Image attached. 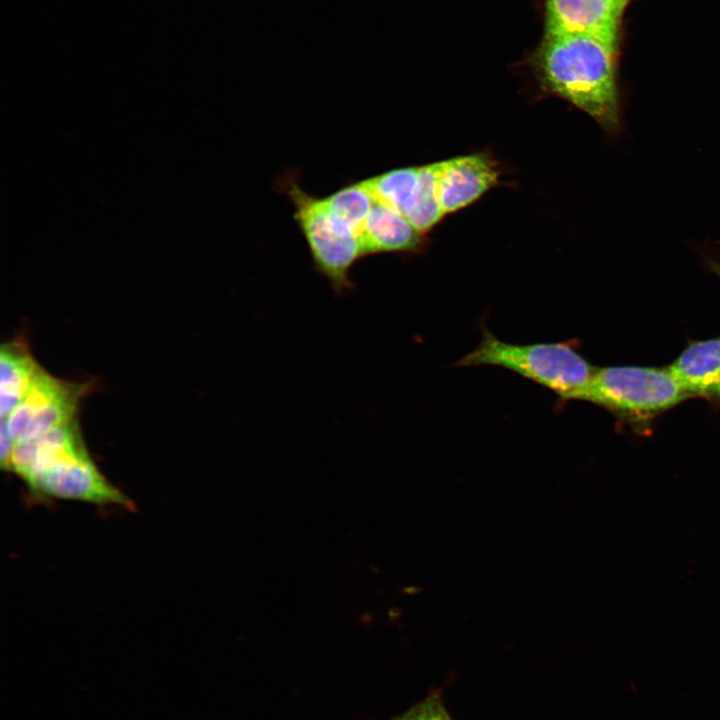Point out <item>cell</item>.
Here are the masks:
<instances>
[{
  "mask_svg": "<svg viewBox=\"0 0 720 720\" xmlns=\"http://www.w3.org/2000/svg\"><path fill=\"white\" fill-rule=\"evenodd\" d=\"M534 65L544 91L579 108L605 131L618 130L616 42L588 34H546Z\"/></svg>",
  "mask_w": 720,
  "mask_h": 720,
  "instance_id": "1",
  "label": "cell"
},
{
  "mask_svg": "<svg viewBox=\"0 0 720 720\" xmlns=\"http://www.w3.org/2000/svg\"><path fill=\"white\" fill-rule=\"evenodd\" d=\"M454 365L510 370L554 392L561 402L582 400L597 369L578 352L574 342L508 343L487 327H483L477 347Z\"/></svg>",
  "mask_w": 720,
  "mask_h": 720,
  "instance_id": "2",
  "label": "cell"
},
{
  "mask_svg": "<svg viewBox=\"0 0 720 720\" xmlns=\"http://www.w3.org/2000/svg\"><path fill=\"white\" fill-rule=\"evenodd\" d=\"M275 189L293 207V218L306 241L315 271L326 278L335 294L350 292L354 287L352 267L363 258L355 233L330 210L323 197L311 195L301 187L295 169L278 176Z\"/></svg>",
  "mask_w": 720,
  "mask_h": 720,
  "instance_id": "3",
  "label": "cell"
},
{
  "mask_svg": "<svg viewBox=\"0 0 720 720\" xmlns=\"http://www.w3.org/2000/svg\"><path fill=\"white\" fill-rule=\"evenodd\" d=\"M687 398L689 394L667 367L609 366L596 369L581 401L644 426Z\"/></svg>",
  "mask_w": 720,
  "mask_h": 720,
  "instance_id": "4",
  "label": "cell"
},
{
  "mask_svg": "<svg viewBox=\"0 0 720 720\" xmlns=\"http://www.w3.org/2000/svg\"><path fill=\"white\" fill-rule=\"evenodd\" d=\"M29 490L46 498L77 500L132 509L133 502L100 472L88 453L73 456L24 479Z\"/></svg>",
  "mask_w": 720,
  "mask_h": 720,
  "instance_id": "5",
  "label": "cell"
},
{
  "mask_svg": "<svg viewBox=\"0 0 720 720\" xmlns=\"http://www.w3.org/2000/svg\"><path fill=\"white\" fill-rule=\"evenodd\" d=\"M82 386L61 381L41 367L22 402L6 418L16 442L73 421Z\"/></svg>",
  "mask_w": 720,
  "mask_h": 720,
  "instance_id": "6",
  "label": "cell"
},
{
  "mask_svg": "<svg viewBox=\"0 0 720 720\" xmlns=\"http://www.w3.org/2000/svg\"><path fill=\"white\" fill-rule=\"evenodd\" d=\"M438 162V194L444 215L475 202L497 184L500 175L495 161L485 153Z\"/></svg>",
  "mask_w": 720,
  "mask_h": 720,
  "instance_id": "7",
  "label": "cell"
},
{
  "mask_svg": "<svg viewBox=\"0 0 720 720\" xmlns=\"http://www.w3.org/2000/svg\"><path fill=\"white\" fill-rule=\"evenodd\" d=\"M622 10L611 0H547L546 34H588L617 42Z\"/></svg>",
  "mask_w": 720,
  "mask_h": 720,
  "instance_id": "8",
  "label": "cell"
},
{
  "mask_svg": "<svg viewBox=\"0 0 720 720\" xmlns=\"http://www.w3.org/2000/svg\"><path fill=\"white\" fill-rule=\"evenodd\" d=\"M371 195L372 204L358 235L363 257L423 251L426 245L425 235L397 210L377 200L372 193Z\"/></svg>",
  "mask_w": 720,
  "mask_h": 720,
  "instance_id": "9",
  "label": "cell"
},
{
  "mask_svg": "<svg viewBox=\"0 0 720 720\" xmlns=\"http://www.w3.org/2000/svg\"><path fill=\"white\" fill-rule=\"evenodd\" d=\"M87 450L77 425L72 421L40 436L16 442L9 471L23 480L28 476Z\"/></svg>",
  "mask_w": 720,
  "mask_h": 720,
  "instance_id": "10",
  "label": "cell"
},
{
  "mask_svg": "<svg viewBox=\"0 0 720 720\" xmlns=\"http://www.w3.org/2000/svg\"><path fill=\"white\" fill-rule=\"evenodd\" d=\"M667 369L690 397L713 398L720 378V337L690 344Z\"/></svg>",
  "mask_w": 720,
  "mask_h": 720,
  "instance_id": "11",
  "label": "cell"
},
{
  "mask_svg": "<svg viewBox=\"0 0 720 720\" xmlns=\"http://www.w3.org/2000/svg\"><path fill=\"white\" fill-rule=\"evenodd\" d=\"M40 366L22 342L3 344L0 350V414L7 418L22 402Z\"/></svg>",
  "mask_w": 720,
  "mask_h": 720,
  "instance_id": "12",
  "label": "cell"
},
{
  "mask_svg": "<svg viewBox=\"0 0 720 720\" xmlns=\"http://www.w3.org/2000/svg\"><path fill=\"white\" fill-rule=\"evenodd\" d=\"M421 166L401 167L365 178L373 196L409 219L417 201ZM409 221V220H408Z\"/></svg>",
  "mask_w": 720,
  "mask_h": 720,
  "instance_id": "13",
  "label": "cell"
},
{
  "mask_svg": "<svg viewBox=\"0 0 720 720\" xmlns=\"http://www.w3.org/2000/svg\"><path fill=\"white\" fill-rule=\"evenodd\" d=\"M390 720H454L448 712L439 692L426 698Z\"/></svg>",
  "mask_w": 720,
  "mask_h": 720,
  "instance_id": "14",
  "label": "cell"
},
{
  "mask_svg": "<svg viewBox=\"0 0 720 720\" xmlns=\"http://www.w3.org/2000/svg\"><path fill=\"white\" fill-rule=\"evenodd\" d=\"M16 441L9 428L6 418H1L0 425V465L2 470L9 471L11 456Z\"/></svg>",
  "mask_w": 720,
  "mask_h": 720,
  "instance_id": "15",
  "label": "cell"
},
{
  "mask_svg": "<svg viewBox=\"0 0 720 720\" xmlns=\"http://www.w3.org/2000/svg\"><path fill=\"white\" fill-rule=\"evenodd\" d=\"M711 269H712L713 272H714L715 274H717L718 277L720 278V263L711 262Z\"/></svg>",
  "mask_w": 720,
  "mask_h": 720,
  "instance_id": "16",
  "label": "cell"
},
{
  "mask_svg": "<svg viewBox=\"0 0 720 720\" xmlns=\"http://www.w3.org/2000/svg\"><path fill=\"white\" fill-rule=\"evenodd\" d=\"M713 398L720 399V378H719V381H718V385H717V387H716V389H715Z\"/></svg>",
  "mask_w": 720,
  "mask_h": 720,
  "instance_id": "17",
  "label": "cell"
},
{
  "mask_svg": "<svg viewBox=\"0 0 720 720\" xmlns=\"http://www.w3.org/2000/svg\"><path fill=\"white\" fill-rule=\"evenodd\" d=\"M611 1L619 4L621 7L624 8L628 0H611Z\"/></svg>",
  "mask_w": 720,
  "mask_h": 720,
  "instance_id": "18",
  "label": "cell"
}]
</instances>
